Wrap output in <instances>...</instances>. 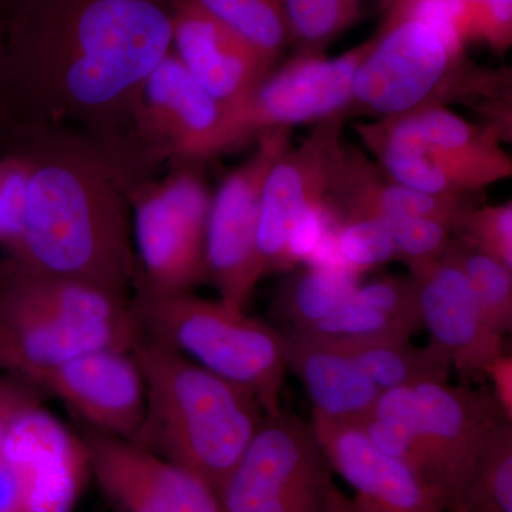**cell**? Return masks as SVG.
<instances>
[{
  "label": "cell",
  "mask_w": 512,
  "mask_h": 512,
  "mask_svg": "<svg viewBox=\"0 0 512 512\" xmlns=\"http://www.w3.org/2000/svg\"><path fill=\"white\" fill-rule=\"evenodd\" d=\"M0 512H26L25 490L18 471L0 458Z\"/></svg>",
  "instance_id": "obj_38"
},
{
  "label": "cell",
  "mask_w": 512,
  "mask_h": 512,
  "mask_svg": "<svg viewBox=\"0 0 512 512\" xmlns=\"http://www.w3.org/2000/svg\"><path fill=\"white\" fill-rule=\"evenodd\" d=\"M42 402V390L25 377L6 372L0 377V447L20 414Z\"/></svg>",
  "instance_id": "obj_36"
},
{
  "label": "cell",
  "mask_w": 512,
  "mask_h": 512,
  "mask_svg": "<svg viewBox=\"0 0 512 512\" xmlns=\"http://www.w3.org/2000/svg\"><path fill=\"white\" fill-rule=\"evenodd\" d=\"M143 336L131 298L80 279L0 262V369L36 370L103 349H133Z\"/></svg>",
  "instance_id": "obj_4"
},
{
  "label": "cell",
  "mask_w": 512,
  "mask_h": 512,
  "mask_svg": "<svg viewBox=\"0 0 512 512\" xmlns=\"http://www.w3.org/2000/svg\"><path fill=\"white\" fill-rule=\"evenodd\" d=\"M291 43L302 55H325L326 47L360 18L346 0H284Z\"/></svg>",
  "instance_id": "obj_28"
},
{
  "label": "cell",
  "mask_w": 512,
  "mask_h": 512,
  "mask_svg": "<svg viewBox=\"0 0 512 512\" xmlns=\"http://www.w3.org/2000/svg\"><path fill=\"white\" fill-rule=\"evenodd\" d=\"M177 0H26L6 23L0 130L69 124L128 195L158 177L134 128L141 89L173 50Z\"/></svg>",
  "instance_id": "obj_1"
},
{
  "label": "cell",
  "mask_w": 512,
  "mask_h": 512,
  "mask_svg": "<svg viewBox=\"0 0 512 512\" xmlns=\"http://www.w3.org/2000/svg\"><path fill=\"white\" fill-rule=\"evenodd\" d=\"M5 45H6V26L0 20V107H2L3 96V69H5Z\"/></svg>",
  "instance_id": "obj_40"
},
{
  "label": "cell",
  "mask_w": 512,
  "mask_h": 512,
  "mask_svg": "<svg viewBox=\"0 0 512 512\" xmlns=\"http://www.w3.org/2000/svg\"><path fill=\"white\" fill-rule=\"evenodd\" d=\"M25 2L26 0H0V20L5 23V26Z\"/></svg>",
  "instance_id": "obj_39"
},
{
  "label": "cell",
  "mask_w": 512,
  "mask_h": 512,
  "mask_svg": "<svg viewBox=\"0 0 512 512\" xmlns=\"http://www.w3.org/2000/svg\"><path fill=\"white\" fill-rule=\"evenodd\" d=\"M474 197H439L404 187L360 148L342 141L333 158L326 210L336 222L424 217L446 222L456 232L464 215L476 207Z\"/></svg>",
  "instance_id": "obj_21"
},
{
  "label": "cell",
  "mask_w": 512,
  "mask_h": 512,
  "mask_svg": "<svg viewBox=\"0 0 512 512\" xmlns=\"http://www.w3.org/2000/svg\"><path fill=\"white\" fill-rule=\"evenodd\" d=\"M225 111L171 50L141 89L134 128L158 168L175 161L207 163L221 154Z\"/></svg>",
  "instance_id": "obj_13"
},
{
  "label": "cell",
  "mask_w": 512,
  "mask_h": 512,
  "mask_svg": "<svg viewBox=\"0 0 512 512\" xmlns=\"http://www.w3.org/2000/svg\"><path fill=\"white\" fill-rule=\"evenodd\" d=\"M419 295L423 328L454 369L484 373L485 366L503 353V336L485 319L473 289L446 255L410 268Z\"/></svg>",
  "instance_id": "obj_20"
},
{
  "label": "cell",
  "mask_w": 512,
  "mask_h": 512,
  "mask_svg": "<svg viewBox=\"0 0 512 512\" xmlns=\"http://www.w3.org/2000/svg\"><path fill=\"white\" fill-rule=\"evenodd\" d=\"M348 113L315 123L299 146L289 147L266 177L256 229V252L262 274L288 271L293 235L309 218L328 214L333 158L343 141Z\"/></svg>",
  "instance_id": "obj_12"
},
{
  "label": "cell",
  "mask_w": 512,
  "mask_h": 512,
  "mask_svg": "<svg viewBox=\"0 0 512 512\" xmlns=\"http://www.w3.org/2000/svg\"><path fill=\"white\" fill-rule=\"evenodd\" d=\"M359 284V274L346 266L312 264L282 282L274 312L292 328H308L348 303Z\"/></svg>",
  "instance_id": "obj_24"
},
{
  "label": "cell",
  "mask_w": 512,
  "mask_h": 512,
  "mask_svg": "<svg viewBox=\"0 0 512 512\" xmlns=\"http://www.w3.org/2000/svg\"><path fill=\"white\" fill-rule=\"evenodd\" d=\"M299 330L336 343L410 339L416 333V330L402 320L394 319L353 299L340 306L338 311L333 312L328 318Z\"/></svg>",
  "instance_id": "obj_29"
},
{
  "label": "cell",
  "mask_w": 512,
  "mask_h": 512,
  "mask_svg": "<svg viewBox=\"0 0 512 512\" xmlns=\"http://www.w3.org/2000/svg\"><path fill=\"white\" fill-rule=\"evenodd\" d=\"M311 426L333 473L356 491V497L383 512H447L426 480L380 450L360 424L312 413Z\"/></svg>",
  "instance_id": "obj_19"
},
{
  "label": "cell",
  "mask_w": 512,
  "mask_h": 512,
  "mask_svg": "<svg viewBox=\"0 0 512 512\" xmlns=\"http://www.w3.org/2000/svg\"><path fill=\"white\" fill-rule=\"evenodd\" d=\"M25 379L62 400L83 426L136 439L146 410V384L133 349L94 350Z\"/></svg>",
  "instance_id": "obj_16"
},
{
  "label": "cell",
  "mask_w": 512,
  "mask_h": 512,
  "mask_svg": "<svg viewBox=\"0 0 512 512\" xmlns=\"http://www.w3.org/2000/svg\"><path fill=\"white\" fill-rule=\"evenodd\" d=\"M372 47L353 77L350 113L375 119L466 101L483 69L426 23L382 12Z\"/></svg>",
  "instance_id": "obj_7"
},
{
  "label": "cell",
  "mask_w": 512,
  "mask_h": 512,
  "mask_svg": "<svg viewBox=\"0 0 512 512\" xmlns=\"http://www.w3.org/2000/svg\"><path fill=\"white\" fill-rule=\"evenodd\" d=\"M481 40L494 52L512 45V0H483L468 19L467 42Z\"/></svg>",
  "instance_id": "obj_35"
},
{
  "label": "cell",
  "mask_w": 512,
  "mask_h": 512,
  "mask_svg": "<svg viewBox=\"0 0 512 512\" xmlns=\"http://www.w3.org/2000/svg\"><path fill=\"white\" fill-rule=\"evenodd\" d=\"M201 161L167 164L128 195L136 252L133 292L177 295L208 282L205 238L212 192Z\"/></svg>",
  "instance_id": "obj_8"
},
{
  "label": "cell",
  "mask_w": 512,
  "mask_h": 512,
  "mask_svg": "<svg viewBox=\"0 0 512 512\" xmlns=\"http://www.w3.org/2000/svg\"><path fill=\"white\" fill-rule=\"evenodd\" d=\"M353 301L402 320L410 328L423 329L419 295L410 276H380L367 284H359L352 296Z\"/></svg>",
  "instance_id": "obj_33"
},
{
  "label": "cell",
  "mask_w": 512,
  "mask_h": 512,
  "mask_svg": "<svg viewBox=\"0 0 512 512\" xmlns=\"http://www.w3.org/2000/svg\"><path fill=\"white\" fill-rule=\"evenodd\" d=\"M332 343L355 360L380 392L423 383L448 382L454 369L446 353L433 342L426 346L413 345L410 339Z\"/></svg>",
  "instance_id": "obj_23"
},
{
  "label": "cell",
  "mask_w": 512,
  "mask_h": 512,
  "mask_svg": "<svg viewBox=\"0 0 512 512\" xmlns=\"http://www.w3.org/2000/svg\"><path fill=\"white\" fill-rule=\"evenodd\" d=\"M133 353L146 384V410L133 443L194 471L218 493L264 420L261 404L147 336Z\"/></svg>",
  "instance_id": "obj_3"
},
{
  "label": "cell",
  "mask_w": 512,
  "mask_h": 512,
  "mask_svg": "<svg viewBox=\"0 0 512 512\" xmlns=\"http://www.w3.org/2000/svg\"><path fill=\"white\" fill-rule=\"evenodd\" d=\"M0 458L18 471L26 512H72L89 473L79 434L42 406L20 414L0 447Z\"/></svg>",
  "instance_id": "obj_17"
},
{
  "label": "cell",
  "mask_w": 512,
  "mask_h": 512,
  "mask_svg": "<svg viewBox=\"0 0 512 512\" xmlns=\"http://www.w3.org/2000/svg\"><path fill=\"white\" fill-rule=\"evenodd\" d=\"M141 333L170 346L208 372L237 384L265 414L281 412L286 369L281 332L222 301L177 295L131 293Z\"/></svg>",
  "instance_id": "obj_5"
},
{
  "label": "cell",
  "mask_w": 512,
  "mask_h": 512,
  "mask_svg": "<svg viewBox=\"0 0 512 512\" xmlns=\"http://www.w3.org/2000/svg\"><path fill=\"white\" fill-rule=\"evenodd\" d=\"M346 2L353 3L356 6H362V0H346Z\"/></svg>",
  "instance_id": "obj_43"
},
{
  "label": "cell",
  "mask_w": 512,
  "mask_h": 512,
  "mask_svg": "<svg viewBox=\"0 0 512 512\" xmlns=\"http://www.w3.org/2000/svg\"><path fill=\"white\" fill-rule=\"evenodd\" d=\"M454 237L512 271L511 201L471 208L458 224Z\"/></svg>",
  "instance_id": "obj_31"
},
{
  "label": "cell",
  "mask_w": 512,
  "mask_h": 512,
  "mask_svg": "<svg viewBox=\"0 0 512 512\" xmlns=\"http://www.w3.org/2000/svg\"><path fill=\"white\" fill-rule=\"evenodd\" d=\"M483 0H463L464 8H466V42H467V25L468 19H470L471 13L474 12L480 6Z\"/></svg>",
  "instance_id": "obj_42"
},
{
  "label": "cell",
  "mask_w": 512,
  "mask_h": 512,
  "mask_svg": "<svg viewBox=\"0 0 512 512\" xmlns=\"http://www.w3.org/2000/svg\"><path fill=\"white\" fill-rule=\"evenodd\" d=\"M173 52L227 110L247 99L276 67L195 0L175 3Z\"/></svg>",
  "instance_id": "obj_18"
},
{
  "label": "cell",
  "mask_w": 512,
  "mask_h": 512,
  "mask_svg": "<svg viewBox=\"0 0 512 512\" xmlns=\"http://www.w3.org/2000/svg\"><path fill=\"white\" fill-rule=\"evenodd\" d=\"M372 37L338 57L302 55L276 66L247 99L225 111L221 154L278 127L318 123L348 113L353 77L372 47Z\"/></svg>",
  "instance_id": "obj_10"
},
{
  "label": "cell",
  "mask_w": 512,
  "mask_h": 512,
  "mask_svg": "<svg viewBox=\"0 0 512 512\" xmlns=\"http://www.w3.org/2000/svg\"><path fill=\"white\" fill-rule=\"evenodd\" d=\"M353 128L387 177L424 194L473 197L512 175L503 140L447 106H424Z\"/></svg>",
  "instance_id": "obj_6"
},
{
  "label": "cell",
  "mask_w": 512,
  "mask_h": 512,
  "mask_svg": "<svg viewBox=\"0 0 512 512\" xmlns=\"http://www.w3.org/2000/svg\"><path fill=\"white\" fill-rule=\"evenodd\" d=\"M444 255L466 276L485 319L504 338L512 328L511 269L457 237L451 239Z\"/></svg>",
  "instance_id": "obj_27"
},
{
  "label": "cell",
  "mask_w": 512,
  "mask_h": 512,
  "mask_svg": "<svg viewBox=\"0 0 512 512\" xmlns=\"http://www.w3.org/2000/svg\"><path fill=\"white\" fill-rule=\"evenodd\" d=\"M286 363L301 379L313 414L360 424L372 413L379 389L342 348L299 329L282 333Z\"/></svg>",
  "instance_id": "obj_22"
},
{
  "label": "cell",
  "mask_w": 512,
  "mask_h": 512,
  "mask_svg": "<svg viewBox=\"0 0 512 512\" xmlns=\"http://www.w3.org/2000/svg\"><path fill=\"white\" fill-rule=\"evenodd\" d=\"M456 512H512V421L491 431Z\"/></svg>",
  "instance_id": "obj_25"
},
{
  "label": "cell",
  "mask_w": 512,
  "mask_h": 512,
  "mask_svg": "<svg viewBox=\"0 0 512 512\" xmlns=\"http://www.w3.org/2000/svg\"><path fill=\"white\" fill-rule=\"evenodd\" d=\"M201 8L244 37L274 66L291 45L284 0H195Z\"/></svg>",
  "instance_id": "obj_26"
},
{
  "label": "cell",
  "mask_w": 512,
  "mask_h": 512,
  "mask_svg": "<svg viewBox=\"0 0 512 512\" xmlns=\"http://www.w3.org/2000/svg\"><path fill=\"white\" fill-rule=\"evenodd\" d=\"M483 375L493 383V397L505 419L512 421V356L500 353L485 366Z\"/></svg>",
  "instance_id": "obj_37"
},
{
  "label": "cell",
  "mask_w": 512,
  "mask_h": 512,
  "mask_svg": "<svg viewBox=\"0 0 512 512\" xmlns=\"http://www.w3.org/2000/svg\"><path fill=\"white\" fill-rule=\"evenodd\" d=\"M89 471L116 512H222L204 478L137 446L82 426Z\"/></svg>",
  "instance_id": "obj_14"
},
{
  "label": "cell",
  "mask_w": 512,
  "mask_h": 512,
  "mask_svg": "<svg viewBox=\"0 0 512 512\" xmlns=\"http://www.w3.org/2000/svg\"><path fill=\"white\" fill-rule=\"evenodd\" d=\"M28 168L15 151L0 146V247L8 249L18 237L25 210Z\"/></svg>",
  "instance_id": "obj_34"
},
{
  "label": "cell",
  "mask_w": 512,
  "mask_h": 512,
  "mask_svg": "<svg viewBox=\"0 0 512 512\" xmlns=\"http://www.w3.org/2000/svg\"><path fill=\"white\" fill-rule=\"evenodd\" d=\"M350 512H383L359 497L350 498Z\"/></svg>",
  "instance_id": "obj_41"
},
{
  "label": "cell",
  "mask_w": 512,
  "mask_h": 512,
  "mask_svg": "<svg viewBox=\"0 0 512 512\" xmlns=\"http://www.w3.org/2000/svg\"><path fill=\"white\" fill-rule=\"evenodd\" d=\"M332 245L339 264L356 274L397 259L396 245L386 222L355 218L336 222Z\"/></svg>",
  "instance_id": "obj_30"
},
{
  "label": "cell",
  "mask_w": 512,
  "mask_h": 512,
  "mask_svg": "<svg viewBox=\"0 0 512 512\" xmlns=\"http://www.w3.org/2000/svg\"><path fill=\"white\" fill-rule=\"evenodd\" d=\"M28 168L25 210L6 258L131 298L137 278L131 208L106 157L69 124L0 130Z\"/></svg>",
  "instance_id": "obj_2"
},
{
  "label": "cell",
  "mask_w": 512,
  "mask_h": 512,
  "mask_svg": "<svg viewBox=\"0 0 512 512\" xmlns=\"http://www.w3.org/2000/svg\"><path fill=\"white\" fill-rule=\"evenodd\" d=\"M291 127L265 131L256 138L254 153L225 175L212 194L205 238L208 282L220 301L245 309L264 278L256 252V229L262 191L269 171L292 146Z\"/></svg>",
  "instance_id": "obj_11"
},
{
  "label": "cell",
  "mask_w": 512,
  "mask_h": 512,
  "mask_svg": "<svg viewBox=\"0 0 512 512\" xmlns=\"http://www.w3.org/2000/svg\"><path fill=\"white\" fill-rule=\"evenodd\" d=\"M222 512H350L311 424L265 414L218 491Z\"/></svg>",
  "instance_id": "obj_9"
},
{
  "label": "cell",
  "mask_w": 512,
  "mask_h": 512,
  "mask_svg": "<svg viewBox=\"0 0 512 512\" xmlns=\"http://www.w3.org/2000/svg\"><path fill=\"white\" fill-rule=\"evenodd\" d=\"M383 222L392 232L397 259L409 269L439 259L454 237L451 225L433 218L404 217Z\"/></svg>",
  "instance_id": "obj_32"
},
{
  "label": "cell",
  "mask_w": 512,
  "mask_h": 512,
  "mask_svg": "<svg viewBox=\"0 0 512 512\" xmlns=\"http://www.w3.org/2000/svg\"><path fill=\"white\" fill-rule=\"evenodd\" d=\"M413 389L430 485L446 511L456 512L478 457L504 414L487 390L448 382L423 383Z\"/></svg>",
  "instance_id": "obj_15"
}]
</instances>
